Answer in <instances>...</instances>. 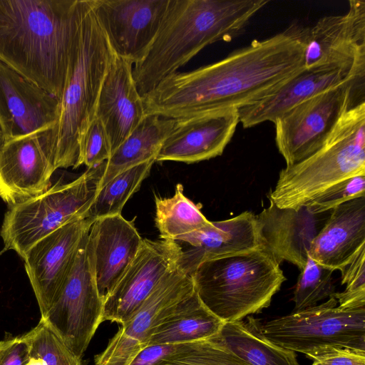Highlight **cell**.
Instances as JSON below:
<instances>
[{"label": "cell", "mask_w": 365, "mask_h": 365, "mask_svg": "<svg viewBox=\"0 0 365 365\" xmlns=\"http://www.w3.org/2000/svg\"><path fill=\"white\" fill-rule=\"evenodd\" d=\"M309 27L293 23L217 62L175 72L142 96L145 114L179 119L224 108H240L277 91L304 69Z\"/></svg>", "instance_id": "obj_1"}, {"label": "cell", "mask_w": 365, "mask_h": 365, "mask_svg": "<svg viewBox=\"0 0 365 365\" xmlns=\"http://www.w3.org/2000/svg\"><path fill=\"white\" fill-rule=\"evenodd\" d=\"M85 0H0V61L59 100Z\"/></svg>", "instance_id": "obj_2"}, {"label": "cell", "mask_w": 365, "mask_h": 365, "mask_svg": "<svg viewBox=\"0 0 365 365\" xmlns=\"http://www.w3.org/2000/svg\"><path fill=\"white\" fill-rule=\"evenodd\" d=\"M267 0H170L147 55L133 76L141 96L207 46L240 35Z\"/></svg>", "instance_id": "obj_3"}, {"label": "cell", "mask_w": 365, "mask_h": 365, "mask_svg": "<svg viewBox=\"0 0 365 365\" xmlns=\"http://www.w3.org/2000/svg\"><path fill=\"white\" fill-rule=\"evenodd\" d=\"M114 56L93 12L92 1L85 0L77 47L59 100L58 117L51 132L56 170L79 167L80 141L96 117L101 88Z\"/></svg>", "instance_id": "obj_4"}, {"label": "cell", "mask_w": 365, "mask_h": 365, "mask_svg": "<svg viewBox=\"0 0 365 365\" xmlns=\"http://www.w3.org/2000/svg\"><path fill=\"white\" fill-rule=\"evenodd\" d=\"M190 276L200 301L224 322L268 307L286 280L280 264L262 246L207 260Z\"/></svg>", "instance_id": "obj_5"}, {"label": "cell", "mask_w": 365, "mask_h": 365, "mask_svg": "<svg viewBox=\"0 0 365 365\" xmlns=\"http://www.w3.org/2000/svg\"><path fill=\"white\" fill-rule=\"evenodd\" d=\"M357 175H365L364 101L341 114L320 149L279 172L269 199L279 207H298L328 187Z\"/></svg>", "instance_id": "obj_6"}, {"label": "cell", "mask_w": 365, "mask_h": 365, "mask_svg": "<svg viewBox=\"0 0 365 365\" xmlns=\"http://www.w3.org/2000/svg\"><path fill=\"white\" fill-rule=\"evenodd\" d=\"M105 163L88 168L71 182L56 183L43 193L9 207L0 231L5 250H12L24 259L48 235L73 220L86 218L98 190Z\"/></svg>", "instance_id": "obj_7"}, {"label": "cell", "mask_w": 365, "mask_h": 365, "mask_svg": "<svg viewBox=\"0 0 365 365\" xmlns=\"http://www.w3.org/2000/svg\"><path fill=\"white\" fill-rule=\"evenodd\" d=\"M337 304L331 297L269 321L250 320L247 326L272 344L311 359L333 347L365 350V307L343 309Z\"/></svg>", "instance_id": "obj_8"}, {"label": "cell", "mask_w": 365, "mask_h": 365, "mask_svg": "<svg viewBox=\"0 0 365 365\" xmlns=\"http://www.w3.org/2000/svg\"><path fill=\"white\" fill-rule=\"evenodd\" d=\"M364 81L348 82L318 93L294 106L275 121V142L279 153L292 166L323 145L341 114L364 101Z\"/></svg>", "instance_id": "obj_9"}, {"label": "cell", "mask_w": 365, "mask_h": 365, "mask_svg": "<svg viewBox=\"0 0 365 365\" xmlns=\"http://www.w3.org/2000/svg\"><path fill=\"white\" fill-rule=\"evenodd\" d=\"M84 235L73 268L58 299L40 318L62 342L82 359L102 323L103 302L99 294Z\"/></svg>", "instance_id": "obj_10"}, {"label": "cell", "mask_w": 365, "mask_h": 365, "mask_svg": "<svg viewBox=\"0 0 365 365\" xmlns=\"http://www.w3.org/2000/svg\"><path fill=\"white\" fill-rule=\"evenodd\" d=\"M349 4L346 14L324 16L309 27L304 68H336L365 80V1Z\"/></svg>", "instance_id": "obj_11"}, {"label": "cell", "mask_w": 365, "mask_h": 365, "mask_svg": "<svg viewBox=\"0 0 365 365\" xmlns=\"http://www.w3.org/2000/svg\"><path fill=\"white\" fill-rule=\"evenodd\" d=\"M195 291L190 275L178 266L169 272L140 308L120 327L93 365H129L149 345L158 327L176 305Z\"/></svg>", "instance_id": "obj_12"}, {"label": "cell", "mask_w": 365, "mask_h": 365, "mask_svg": "<svg viewBox=\"0 0 365 365\" xmlns=\"http://www.w3.org/2000/svg\"><path fill=\"white\" fill-rule=\"evenodd\" d=\"M53 128L1 140L0 198L9 207L36 197L51 186L54 165Z\"/></svg>", "instance_id": "obj_13"}, {"label": "cell", "mask_w": 365, "mask_h": 365, "mask_svg": "<svg viewBox=\"0 0 365 365\" xmlns=\"http://www.w3.org/2000/svg\"><path fill=\"white\" fill-rule=\"evenodd\" d=\"M114 54L136 64L147 55L170 0H91Z\"/></svg>", "instance_id": "obj_14"}, {"label": "cell", "mask_w": 365, "mask_h": 365, "mask_svg": "<svg viewBox=\"0 0 365 365\" xmlns=\"http://www.w3.org/2000/svg\"><path fill=\"white\" fill-rule=\"evenodd\" d=\"M93 222L81 217L64 225L36 243L23 259L41 318L61 294L81 241Z\"/></svg>", "instance_id": "obj_15"}, {"label": "cell", "mask_w": 365, "mask_h": 365, "mask_svg": "<svg viewBox=\"0 0 365 365\" xmlns=\"http://www.w3.org/2000/svg\"><path fill=\"white\" fill-rule=\"evenodd\" d=\"M180 252L176 242L143 239L136 255L104 302L102 322H126L177 267Z\"/></svg>", "instance_id": "obj_16"}, {"label": "cell", "mask_w": 365, "mask_h": 365, "mask_svg": "<svg viewBox=\"0 0 365 365\" xmlns=\"http://www.w3.org/2000/svg\"><path fill=\"white\" fill-rule=\"evenodd\" d=\"M239 123L235 108L210 110L176 119L155 162L193 163L221 155Z\"/></svg>", "instance_id": "obj_17"}, {"label": "cell", "mask_w": 365, "mask_h": 365, "mask_svg": "<svg viewBox=\"0 0 365 365\" xmlns=\"http://www.w3.org/2000/svg\"><path fill=\"white\" fill-rule=\"evenodd\" d=\"M59 99L0 61L1 140L53 128Z\"/></svg>", "instance_id": "obj_18"}, {"label": "cell", "mask_w": 365, "mask_h": 365, "mask_svg": "<svg viewBox=\"0 0 365 365\" xmlns=\"http://www.w3.org/2000/svg\"><path fill=\"white\" fill-rule=\"evenodd\" d=\"M142 241L134 221L125 220L122 215L98 218L91 224L87 248L103 304L136 255Z\"/></svg>", "instance_id": "obj_19"}, {"label": "cell", "mask_w": 365, "mask_h": 365, "mask_svg": "<svg viewBox=\"0 0 365 365\" xmlns=\"http://www.w3.org/2000/svg\"><path fill=\"white\" fill-rule=\"evenodd\" d=\"M324 213L314 214L305 205L279 207L270 201L267 207L255 215L260 245L279 264L287 261L302 271L312 242L323 226Z\"/></svg>", "instance_id": "obj_20"}, {"label": "cell", "mask_w": 365, "mask_h": 365, "mask_svg": "<svg viewBox=\"0 0 365 365\" xmlns=\"http://www.w3.org/2000/svg\"><path fill=\"white\" fill-rule=\"evenodd\" d=\"M133 64L115 55L98 96L96 116L106 132L111 154L146 115Z\"/></svg>", "instance_id": "obj_21"}, {"label": "cell", "mask_w": 365, "mask_h": 365, "mask_svg": "<svg viewBox=\"0 0 365 365\" xmlns=\"http://www.w3.org/2000/svg\"><path fill=\"white\" fill-rule=\"evenodd\" d=\"M177 266L191 275L202 262L260 247L255 215L245 211L212 225L182 242Z\"/></svg>", "instance_id": "obj_22"}, {"label": "cell", "mask_w": 365, "mask_h": 365, "mask_svg": "<svg viewBox=\"0 0 365 365\" xmlns=\"http://www.w3.org/2000/svg\"><path fill=\"white\" fill-rule=\"evenodd\" d=\"M365 248V195L331 210L312 242L309 255L325 267L342 270Z\"/></svg>", "instance_id": "obj_23"}, {"label": "cell", "mask_w": 365, "mask_h": 365, "mask_svg": "<svg viewBox=\"0 0 365 365\" xmlns=\"http://www.w3.org/2000/svg\"><path fill=\"white\" fill-rule=\"evenodd\" d=\"M353 80L336 68L305 69L294 76L274 93L238 109L239 123L249 128L266 121L273 123L299 103Z\"/></svg>", "instance_id": "obj_24"}, {"label": "cell", "mask_w": 365, "mask_h": 365, "mask_svg": "<svg viewBox=\"0 0 365 365\" xmlns=\"http://www.w3.org/2000/svg\"><path fill=\"white\" fill-rule=\"evenodd\" d=\"M176 119L146 115L105 163L99 188L120 172L155 158Z\"/></svg>", "instance_id": "obj_25"}, {"label": "cell", "mask_w": 365, "mask_h": 365, "mask_svg": "<svg viewBox=\"0 0 365 365\" xmlns=\"http://www.w3.org/2000/svg\"><path fill=\"white\" fill-rule=\"evenodd\" d=\"M224 323L202 304L194 291L181 300L158 327L149 345L180 344L209 339L219 333Z\"/></svg>", "instance_id": "obj_26"}, {"label": "cell", "mask_w": 365, "mask_h": 365, "mask_svg": "<svg viewBox=\"0 0 365 365\" xmlns=\"http://www.w3.org/2000/svg\"><path fill=\"white\" fill-rule=\"evenodd\" d=\"M210 339L251 365H299L295 352L272 344L242 321L225 322Z\"/></svg>", "instance_id": "obj_27"}, {"label": "cell", "mask_w": 365, "mask_h": 365, "mask_svg": "<svg viewBox=\"0 0 365 365\" xmlns=\"http://www.w3.org/2000/svg\"><path fill=\"white\" fill-rule=\"evenodd\" d=\"M155 222L160 239L173 242H182L212 225L200 207L184 195L181 184L177 185L173 197H155Z\"/></svg>", "instance_id": "obj_28"}, {"label": "cell", "mask_w": 365, "mask_h": 365, "mask_svg": "<svg viewBox=\"0 0 365 365\" xmlns=\"http://www.w3.org/2000/svg\"><path fill=\"white\" fill-rule=\"evenodd\" d=\"M155 162L151 159L129 168L98 189L86 212V218L94 222L98 218L121 215L125 204L140 188Z\"/></svg>", "instance_id": "obj_29"}, {"label": "cell", "mask_w": 365, "mask_h": 365, "mask_svg": "<svg viewBox=\"0 0 365 365\" xmlns=\"http://www.w3.org/2000/svg\"><path fill=\"white\" fill-rule=\"evenodd\" d=\"M157 365H251L212 339L178 344Z\"/></svg>", "instance_id": "obj_30"}, {"label": "cell", "mask_w": 365, "mask_h": 365, "mask_svg": "<svg viewBox=\"0 0 365 365\" xmlns=\"http://www.w3.org/2000/svg\"><path fill=\"white\" fill-rule=\"evenodd\" d=\"M300 272L292 298L293 312L314 307L335 293L334 269L320 265L308 255L306 265Z\"/></svg>", "instance_id": "obj_31"}, {"label": "cell", "mask_w": 365, "mask_h": 365, "mask_svg": "<svg viewBox=\"0 0 365 365\" xmlns=\"http://www.w3.org/2000/svg\"><path fill=\"white\" fill-rule=\"evenodd\" d=\"M24 335L29 344L30 354L41 358L45 365H82L81 359L41 321Z\"/></svg>", "instance_id": "obj_32"}, {"label": "cell", "mask_w": 365, "mask_h": 365, "mask_svg": "<svg viewBox=\"0 0 365 365\" xmlns=\"http://www.w3.org/2000/svg\"><path fill=\"white\" fill-rule=\"evenodd\" d=\"M365 195V175L342 180L322 191L304 205L314 214L331 211L351 199Z\"/></svg>", "instance_id": "obj_33"}, {"label": "cell", "mask_w": 365, "mask_h": 365, "mask_svg": "<svg viewBox=\"0 0 365 365\" xmlns=\"http://www.w3.org/2000/svg\"><path fill=\"white\" fill-rule=\"evenodd\" d=\"M365 248L342 270V285H346L341 292H335L333 297L343 309L365 307Z\"/></svg>", "instance_id": "obj_34"}, {"label": "cell", "mask_w": 365, "mask_h": 365, "mask_svg": "<svg viewBox=\"0 0 365 365\" xmlns=\"http://www.w3.org/2000/svg\"><path fill=\"white\" fill-rule=\"evenodd\" d=\"M111 155L108 135L101 121L96 116L83 134L79 144V166L96 167Z\"/></svg>", "instance_id": "obj_35"}, {"label": "cell", "mask_w": 365, "mask_h": 365, "mask_svg": "<svg viewBox=\"0 0 365 365\" xmlns=\"http://www.w3.org/2000/svg\"><path fill=\"white\" fill-rule=\"evenodd\" d=\"M312 359V365H365V350L333 347Z\"/></svg>", "instance_id": "obj_36"}, {"label": "cell", "mask_w": 365, "mask_h": 365, "mask_svg": "<svg viewBox=\"0 0 365 365\" xmlns=\"http://www.w3.org/2000/svg\"><path fill=\"white\" fill-rule=\"evenodd\" d=\"M30 346L24 335L0 341V365H25Z\"/></svg>", "instance_id": "obj_37"}, {"label": "cell", "mask_w": 365, "mask_h": 365, "mask_svg": "<svg viewBox=\"0 0 365 365\" xmlns=\"http://www.w3.org/2000/svg\"><path fill=\"white\" fill-rule=\"evenodd\" d=\"M178 344L149 345L140 351L129 365H157L170 355Z\"/></svg>", "instance_id": "obj_38"}, {"label": "cell", "mask_w": 365, "mask_h": 365, "mask_svg": "<svg viewBox=\"0 0 365 365\" xmlns=\"http://www.w3.org/2000/svg\"><path fill=\"white\" fill-rule=\"evenodd\" d=\"M25 365H45V363L39 356L30 354L29 359Z\"/></svg>", "instance_id": "obj_39"}]
</instances>
